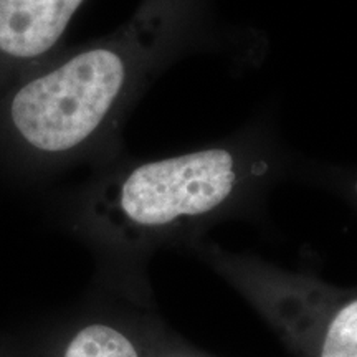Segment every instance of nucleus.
<instances>
[{
    "label": "nucleus",
    "mask_w": 357,
    "mask_h": 357,
    "mask_svg": "<svg viewBox=\"0 0 357 357\" xmlns=\"http://www.w3.org/2000/svg\"><path fill=\"white\" fill-rule=\"evenodd\" d=\"M147 357H212L205 352L195 349L194 346L184 341L177 333L167 328L162 319L155 326V331L151 342V351Z\"/></svg>",
    "instance_id": "423d86ee"
},
{
    "label": "nucleus",
    "mask_w": 357,
    "mask_h": 357,
    "mask_svg": "<svg viewBox=\"0 0 357 357\" xmlns=\"http://www.w3.org/2000/svg\"><path fill=\"white\" fill-rule=\"evenodd\" d=\"M189 252L260 314L293 357H357V293L207 238Z\"/></svg>",
    "instance_id": "7ed1b4c3"
},
{
    "label": "nucleus",
    "mask_w": 357,
    "mask_h": 357,
    "mask_svg": "<svg viewBox=\"0 0 357 357\" xmlns=\"http://www.w3.org/2000/svg\"><path fill=\"white\" fill-rule=\"evenodd\" d=\"M212 45L199 0H146L114 33L58 50L0 91V164L38 177L109 162L154 79Z\"/></svg>",
    "instance_id": "f257e3e1"
},
{
    "label": "nucleus",
    "mask_w": 357,
    "mask_h": 357,
    "mask_svg": "<svg viewBox=\"0 0 357 357\" xmlns=\"http://www.w3.org/2000/svg\"><path fill=\"white\" fill-rule=\"evenodd\" d=\"M356 190H357V185H356Z\"/></svg>",
    "instance_id": "0eeeda50"
},
{
    "label": "nucleus",
    "mask_w": 357,
    "mask_h": 357,
    "mask_svg": "<svg viewBox=\"0 0 357 357\" xmlns=\"http://www.w3.org/2000/svg\"><path fill=\"white\" fill-rule=\"evenodd\" d=\"M147 278L101 270L93 301L66 321L50 357H147L155 326Z\"/></svg>",
    "instance_id": "20e7f679"
},
{
    "label": "nucleus",
    "mask_w": 357,
    "mask_h": 357,
    "mask_svg": "<svg viewBox=\"0 0 357 357\" xmlns=\"http://www.w3.org/2000/svg\"><path fill=\"white\" fill-rule=\"evenodd\" d=\"M84 0H0V91L60 50Z\"/></svg>",
    "instance_id": "39448f33"
},
{
    "label": "nucleus",
    "mask_w": 357,
    "mask_h": 357,
    "mask_svg": "<svg viewBox=\"0 0 357 357\" xmlns=\"http://www.w3.org/2000/svg\"><path fill=\"white\" fill-rule=\"evenodd\" d=\"M288 169L265 124L167 158L118 155L70 195L66 220L98 250L102 270L147 278L159 250H189L218 223L257 215Z\"/></svg>",
    "instance_id": "f03ea898"
}]
</instances>
